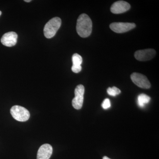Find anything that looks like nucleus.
<instances>
[{
    "label": "nucleus",
    "instance_id": "nucleus-1",
    "mask_svg": "<svg viewBox=\"0 0 159 159\" xmlns=\"http://www.w3.org/2000/svg\"><path fill=\"white\" fill-rule=\"evenodd\" d=\"M93 24L91 19L88 15L82 14L77 20L76 30L81 37L86 38L90 35L92 31Z\"/></svg>",
    "mask_w": 159,
    "mask_h": 159
},
{
    "label": "nucleus",
    "instance_id": "nucleus-2",
    "mask_svg": "<svg viewBox=\"0 0 159 159\" xmlns=\"http://www.w3.org/2000/svg\"><path fill=\"white\" fill-rule=\"evenodd\" d=\"M61 20L59 17L51 19L45 25L43 29L44 34L48 39L52 38L56 34L61 26Z\"/></svg>",
    "mask_w": 159,
    "mask_h": 159
},
{
    "label": "nucleus",
    "instance_id": "nucleus-3",
    "mask_svg": "<svg viewBox=\"0 0 159 159\" xmlns=\"http://www.w3.org/2000/svg\"><path fill=\"white\" fill-rule=\"evenodd\" d=\"M10 113L15 119L20 122H26L30 116V113L27 109L18 105L11 107Z\"/></svg>",
    "mask_w": 159,
    "mask_h": 159
},
{
    "label": "nucleus",
    "instance_id": "nucleus-4",
    "mask_svg": "<svg viewBox=\"0 0 159 159\" xmlns=\"http://www.w3.org/2000/svg\"><path fill=\"white\" fill-rule=\"evenodd\" d=\"M84 93V87L83 85L79 84L76 87L74 91L75 97L72 100V105L76 109L79 110L82 107Z\"/></svg>",
    "mask_w": 159,
    "mask_h": 159
},
{
    "label": "nucleus",
    "instance_id": "nucleus-5",
    "mask_svg": "<svg viewBox=\"0 0 159 159\" xmlns=\"http://www.w3.org/2000/svg\"><path fill=\"white\" fill-rule=\"evenodd\" d=\"M131 79L134 84L142 89H148L151 87L150 83L145 75L138 73L131 75Z\"/></svg>",
    "mask_w": 159,
    "mask_h": 159
},
{
    "label": "nucleus",
    "instance_id": "nucleus-6",
    "mask_svg": "<svg viewBox=\"0 0 159 159\" xmlns=\"http://www.w3.org/2000/svg\"><path fill=\"white\" fill-rule=\"evenodd\" d=\"M136 25L133 23H112L110 25V28L116 33H122L130 31L135 28Z\"/></svg>",
    "mask_w": 159,
    "mask_h": 159
},
{
    "label": "nucleus",
    "instance_id": "nucleus-7",
    "mask_svg": "<svg viewBox=\"0 0 159 159\" xmlns=\"http://www.w3.org/2000/svg\"><path fill=\"white\" fill-rule=\"evenodd\" d=\"M156 54V52L154 49H145L136 51L134 57L139 61H146L153 58Z\"/></svg>",
    "mask_w": 159,
    "mask_h": 159
},
{
    "label": "nucleus",
    "instance_id": "nucleus-8",
    "mask_svg": "<svg viewBox=\"0 0 159 159\" xmlns=\"http://www.w3.org/2000/svg\"><path fill=\"white\" fill-rule=\"evenodd\" d=\"M18 35L13 31L5 33L1 38V43L3 45L8 47H13L17 43Z\"/></svg>",
    "mask_w": 159,
    "mask_h": 159
},
{
    "label": "nucleus",
    "instance_id": "nucleus-9",
    "mask_svg": "<svg viewBox=\"0 0 159 159\" xmlns=\"http://www.w3.org/2000/svg\"><path fill=\"white\" fill-rule=\"evenodd\" d=\"M130 8V6L127 2L119 1L116 2L111 7V11L114 14H120L128 11Z\"/></svg>",
    "mask_w": 159,
    "mask_h": 159
},
{
    "label": "nucleus",
    "instance_id": "nucleus-10",
    "mask_svg": "<svg viewBox=\"0 0 159 159\" xmlns=\"http://www.w3.org/2000/svg\"><path fill=\"white\" fill-rule=\"evenodd\" d=\"M53 152V148L50 144L42 145L38 151L37 159H49Z\"/></svg>",
    "mask_w": 159,
    "mask_h": 159
},
{
    "label": "nucleus",
    "instance_id": "nucleus-11",
    "mask_svg": "<svg viewBox=\"0 0 159 159\" xmlns=\"http://www.w3.org/2000/svg\"><path fill=\"white\" fill-rule=\"evenodd\" d=\"M150 97L145 94H141L138 97V103L139 106L143 107L145 104H147L150 101Z\"/></svg>",
    "mask_w": 159,
    "mask_h": 159
},
{
    "label": "nucleus",
    "instance_id": "nucleus-12",
    "mask_svg": "<svg viewBox=\"0 0 159 159\" xmlns=\"http://www.w3.org/2000/svg\"><path fill=\"white\" fill-rule=\"evenodd\" d=\"M83 61L82 58L80 55L78 54H74L72 56L73 65L81 66Z\"/></svg>",
    "mask_w": 159,
    "mask_h": 159
},
{
    "label": "nucleus",
    "instance_id": "nucleus-13",
    "mask_svg": "<svg viewBox=\"0 0 159 159\" xmlns=\"http://www.w3.org/2000/svg\"><path fill=\"white\" fill-rule=\"evenodd\" d=\"M107 93L110 96L116 97V96L119 95L121 93V91L119 89L114 86L112 88H109L107 90Z\"/></svg>",
    "mask_w": 159,
    "mask_h": 159
},
{
    "label": "nucleus",
    "instance_id": "nucleus-14",
    "mask_svg": "<svg viewBox=\"0 0 159 159\" xmlns=\"http://www.w3.org/2000/svg\"><path fill=\"white\" fill-rule=\"evenodd\" d=\"M110 100L109 99H104L102 104V108L104 109H107L111 107Z\"/></svg>",
    "mask_w": 159,
    "mask_h": 159
},
{
    "label": "nucleus",
    "instance_id": "nucleus-15",
    "mask_svg": "<svg viewBox=\"0 0 159 159\" xmlns=\"http://www.w3.org/2000/svg\"><path fill=\"white\" fill-rule=\"evenodd\" d=\"M72 70L75 73H78L82 70V67L81 66H72Z\"/></svg>",
    "mask_w": 159,
    "mask_h": 159
},
{
    "label": "nucleus",
    "instance_id": "nucleus-16",
    "mask_svg": "<svg viewBox=\"0 0 159 159\" xmlns=\"http://www.w3.org/2000/svg\"><path fill=\"white\" fill-rule=\"evenodd\" d=\"M102 159H111L110 158H108V157H103V158Z\"/></svg>",
    "mask_w": 159,
    "mask_h": 159
},
{
    "label": "nucleus",
    "instance_id": "nucleus-17",
    "mask_svg": "<svg viewBox=\"0 0 159 159\" xmlns=\"http://www.w3.org/2000/svg\"><path fill=\"white\" fill-rule=\"evenodd\" d=\"M25 2H31V0H25Z\"/></svg>",
    "mask_w": 159,
    "mask_h": 159
},
{
    "label": "nucleus",
    "instance_id": "nucleus-18",
    "mask_svg": "<svg viewBox=\"0 0 159 159\" xmlns=\"http://www.w3.org/2000/svg\"><path fill=\"white\" fill-rule=\"evenodd\" d=\"M1 14H2V11H0V16L1 15Z\"/></svg>",
    "mask_w": 159,
    "mask_h": 159
}]
</instances>
